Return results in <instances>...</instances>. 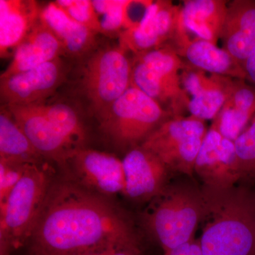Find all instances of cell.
Returning <instances> with one entry per match:
<instances>
[{"mask_svg":"<svg viewBox=\"0 0 255 255\" xmlns=\"http://www.w3.org/2000/svg\"><path fill=\"white\" fill-rule=\"evenodd\" d=\"M119 246H140L123 210L63 174L55 177L26 245L28 254L84 255Z\"/></svg>","mask_w":255,"mask_h":255,"instance_id":"cell-1","label":"cell"},{"mask_svg":"<svg viewBox=\"0 0 255 255\" xmlns=\"http://www.w3.org/2000/svg\"><path fill=\"white\" fill-rule=\"evenodd\" d=\"M205 211L199 239L203 255H255V200L235 187L202 189Z\"/></svg>","mask_w":255,"mask_h":255,"instance_id":"cell-2","label":"cell"},{"mask_svg":"<svg viewBox=\"0 0 255 255\" xmlns=\"http://www.w3.org/2000/svg\"><path fill=\"white\" fill-rule=\"evenodd\" d=\"M204 211L202 190L187 184L167 185L150 201L142 221L151 237L167 251L194 239Z\"/></svg>","mask_w":255,"mask_h":255,"instance_id":"cell-3","label":"cell"},{"mask_svg":"<svg viewBox=\"0 0 255 255\" xmlns=\"http://www.w3.org/2000/svg\"><path fill=\"white\" fill-rule=\"evenodd\" d=\"M55 177L48 161L30 164L4 204L0 205V255H13L27 245Z\"/></svg>","mask_w":255,"mask_h":255,"instance_id":"cell-4","label":"cell"},{"mask_svg":"<svg viewBox=\"0 0 255 255\" xmlns=\"http://www.w3.org/2000/svg\"><path fill=\"white\" fill-rule=\"evenodd\" d=\"M120 45L96 48L79 72V90L99 119L132 85V61Z\"/></svg>","mask_w":255,"mask_h":255,"instance_id":"cell-5","label":"cell"},{"mask_svg":"<svg viewBox=\"0 0 255 255\" xmlns=\"http://www.w3.org/2000/svg\"><path fill=\"white\" fill-rule=\"evenodd\" d=\"M171 117L157 102L131 85L97 121L106 139L127 152L141 145Z\"/></svg>","mask_w":255,"mask_h":255,"instance_id":"cell-6","label":"cell"},{"mask_svg":"<svg viewBox=\"0 0 255 255\" xmlns=\"http://www.w3.org/2000/svg\"><path fill=\"white\" fill-rule=\"evenodd\" d=\"M131 61L132 85L172 117L189 112L190 97L181 80L185 62L169 45L134 55Z\"/></svg>","mask_w":255,"mask_h":255,"instance_id":"cell-7","label":"cell"},{"mask_svg":"<svg viewBox=\"0 0 255 255\" xmlns=\"http://www.w3.org/2000/svg\"><path fill=\"white\" fill-rule=\"evenodd\" d=\"M209 128L193 116L172 117L140 145L157 156L169 171L192 177L198 154Z\"/></svg>","mask_w":255,"mask_h":255,"instance_id":"cell-8","label":"cell"},{"mask_svg":"<svg viewBox=\"0 0 255 255\" xmlns=\"http://www.w3.org/2000/svg\"><path fill=\"white\" fill-rule=\"evenodd\" d=\"M61 169L65 177L101 195H124L123 162L113 154L82 147L69 157Z\"/></svg>","mask_w":255,"mask_h":255,"instance_id":"cell-9","label":"cell"},{"mask_svg":"<svg viewBox=\"0 0 255 255\" xmlns=\"http://www.w3.org/2000/svg\"><path fill=\"white\" fill-rule=\"evenodd\" d=\"M182 22V5L150 1L140 21L119 35V44L133 55L162 48L172 41Z\"/></svg>","mask_w":255,"mask_h":255,"instance_id":"cell-10","label":"cell"},{"mask_svg":"<svg viewBox=\"0 0 255 255\" xmlns=\"http://www.w3.org/2000/svg\"><path fill=\"white\" fill-rule=\"evenodd\" d=\"M69 68L62 58L0 79L1 106L43 103L65 81Z\"/></svg>","mask_w":255,"mask_h":255,"instance_id":"cell-11","label":"cell"},{"mask_svg":"<svg viewBox=\"0 0 255 255\" xmlns=\"http://www.w3.org/2000/svg\"><path fill=\"white\" fill-rule=\"evenodd\" d=\"M194 172L204 183V187L216 189L234 187L243 177L234 141L211 126L198 154Z\"/></svg>","mask_w":255,"mask_h":255,"instance_id":"cell-12","label":"cell"},{"mask_svg":"<svg viewBox=\"0 0 255 255\" xmlns=\"http://www.w3.org/2000/svg\"><path fill=\"white\" fill-rule=\"evenodd\" d=\"M168 45L194 68L209 74L246 80L244 69L232 55L211 42L191 37L182 22Z\"/></svg>","mask_w":255,"mask_h":255,"instance_id":"cell-13","label":"cell"},{"mask_svg":"<svg viewBox=\"0 0 255 255\" xmlns=\"http://www.w3.org/2000/svg\"><path fill=\"white\" fill-rule=\"evenodd\" d=\"M6 107L32 145L46 160L55 162L61 168L79 150L50 123L39 105Z\"/></svg>","mask_w":255,"mask_h":255,"instance_id":"cell-14","label":"cell"},{"mask_svg":"<svg viewBox=\"0 0 255 255\" xmlns=\"http://www.w3.org/2000/svg\"><path fill=\"white\" fill-rule=\"evenodd\" d=\"M124 196L137 202H147L167 186L169 170L155 155L139 145L126 152Z\"/></svg>","mask_w":255,"mask_h":255,"instance_id":"cell-15","label":"cell"},{"mask_svg":"<svg viewBox=\"0 0 255 255\" xmlns=\"http://www.w3.org/2000/svg\"><path fill=\"white\" fill-rule=\"evenodd\" d=\"M181 80L190 97V115L206 122L214 120L219 113L232 90L235 79L206 73L185 62Z\"/></svg>","mask_w":255,"mask_h":255,"instance_id":"cell-16","label":"cell"},{"mask_svg":"<svg viewBox=\"0 0 255 255\" xmlns=\"http://www.w3.org/2000/svg\"><path fill=\"white\" fill-rule=\"evenodd\" d=\"M63 55H65V52L59 40L40 18L15 50L12 59L0 79L26 71Z\"/></svg>","mask_w":255,"mask_h":255,"instance_id":"cell-17","label":"cell"},{"mask_svg":"<svg viewBox=\"0 0 255 255\" xmlns=\"http://www.w3.org/2000/svg\"><path fill=\"white\" fill-rule=\"evenodd\" d=\"M221 40L223 49L243 68L255 46V0H233L228 2Z\"/></svg>","mask_w":255,"mask_h":255,"instance_id":"cell-18","label":"cell"},{"mask_svg":"<svg viewBox=\"0 0 255 255\" xmlns=\"http://www.w3.org/2000/svg\"><path fill=\"white\" fill-rule=\"evenodd\" d=\"M42 8L33 0H0V55L15 50L39 21Z\"/></svg>","mask_w":255,"mask_h":255,"instance_id":"cell-19","label":"cell"},{"mask_svg":"<svg viewBox=\"0 0 255 255\" xmlns=\"http://www.w3.org/2000/svg\"><path fill=\"white\" fill-rule=\"evenodd\" d=\"M40 18L59 40L65 56L82 59L97 48L98 34L73 19L55 1L42 8Z\"/></svg>","mask_w":255,"mask_h":255,"instance_id":"cell-20","label":"cell"},{"mask_svg":"<svg viewBox=\"0 0 255 255\" xmlns=\"http://www.w3.org/2000/svg\"><path fill=\"white\" fill-rule=\"evenodd\" d=\"M235 79L232 90L211 126L235 141L255 115V88Z\"/></svg>","mask_w":255,"mask_h":255,"instance_id":"cell-21","label":"cell"},{"mask_svg":"<svg viewBox=\"0 0 255 255\" xmlns=\"http://www.w3.org/2000/svg\"><path fill=\"white\" fill-rule=\"evenodd\" d=\"M224 0H187L182 5V23L189 33L217 45L227 14Z\"/></svg>","mask_w":255,"mask_h":255,"instance_id":"cell-22","label":"cell"},{"mask_svg":"<svg viewBox=\"0 0 255 255\" xmlns=\"http://www.w3.org/2000/svg\"><path fill=\"white\" fill-rule=\"evenodd\" d=\"M0 159L26 164H40L48 161L35 149L4 106H1L0 112Z\"/></svg>","mask_w":255,"mask_h":255,"instance_id":"cell-23","label":"cell"},{"mask_svg":"<svg viewBox=\"0 0 255 255\" xmlns=\"http://www.w3.org/2000/svg\"><path fill=\"white\" fill-rule=\"evenodd\" d=\"M42 112L66 140L80 149L85 147L87 134L76 110L62 102L40 104Z\"/></svg>","mask_w":255,"mask_h":255,"instance_id":"cell-24","label":"cell"},{"mask_svg":"<svg viewBox=\"0 0 255 255\" xmlns=\"http://www.w3.org/2000/svg\"><path fill=\"white\" fill-rule=\"evenodd\" d=\"M132 0H95L94 7L100 16L102 34L117 36L137 24L130 16Z\"/></svg>","mask_w":255,"mask_h":255,"instance_id":"cell-25","label":"cell"},{"mask_svg":"<svg viewBox=\"0 0 255 255\" xmlns=\"http://www.w3.org/2000/svg\"><path fill=\"white\" fill-rule=\"evenodd\" d=\"M55 4L73 19L97 34L102 33L100 18L90 0H58Z\"/></svg>","mask_w":255,"mask_h":255,"instance_id":"cell-26","label":"cell"},{"mask_svg":"<svg viewBox=\"0 0 255 255\" xmlns=\"http://www.w3.org/2000/svg\"><path fill=\"white\" fill-rule=\"evenodd\" d=\"M243 176L255 170V115L234 141Z\"/></svg>","mask_w":255,"mask_h":255,"instance_id":"cell-27","label":"cell"},{"mask_svg":"<svg viewBox=\"0 0 255 255\" xmlns=\"http://www.w3.org/2000/svg\"><path fill=\"white\" fill-rule=\"evenodd\" d=\"M30 164H33L0 159V205L4 204Z\"/></svg>","mask_w":255,"mask_h":255,"instance_id":"cell-28","label":"cell"},{"mask_svg":"<svg viewBox=\"0 0 255 255\" xmlns=\"http://www.w3.org/2000/svg\"><path fill=\"white\" fill-rule=\"evenodd\" d=\"M84 255H142V251L140 246H119L104 248Z\"/></svg>","mask_w":255,"mask_h":255,"instance_id":"cell-29","label":"cell"},{"mask_svg":"<svg viewBox=\"0 0 255 255\" xmlns=\"http://www.w3.org/2000/svg\"><path fill=\"white\" fill-rule=\"evenodd\" d=\"M160 255H203L199 239L192 241L182 246L163 251Z\"/></svg>","mask_w":255,"mask_h":255,"instance_id":"cell-30","label":"cell"},{"mask_svg":"<svg viewBox=\"0 0 255 255\" xmlns=\"http://www.w3.org/2000/svg\"><path fill=\"white\" fill-rule=\"evenodd\" d=\"M246 75V80L251 82L255 86V46L247 58L243 65Z\"/></svg>","mask_w":255,"mask_h":255,"instance_id":"cell-31","label":"cell"},{"mask_svg":"<svg viewBox=\"0 0 255 255\" xmlns=\"http://www.w3.org/2000/svg\"><path fill=\"white\" fill-rule=\"evenodd\" d=\"M26 255H31L28 254V253H26Z\"/></svg>","mask_w":255,"mask_h":255,"instance_id":"cell-32","label":"cell"}]
</instances>
